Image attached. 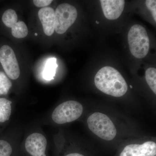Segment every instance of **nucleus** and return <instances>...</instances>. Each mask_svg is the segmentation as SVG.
<instances>
[{"mask_svg": "<svg viewBox=\"0 0 156 156\" xmlns=\"http://www.w3.org/2000/svg\"><path fill=\"white\" fill-rule=\"evenodd\" d=\"M38 14L45 34L52 35L55 31V11L50 7H45L40 9Z\"/></svg>", "mask_w": 156, "mask_h": 156, "instance_id": "10", "label": "nucleus"}, {"mask_svg": "<svg viewBox=\"0 0 156 156\" xmlns=\"http://www.w3.org/2000/svg\"><path fill=\"white\" fill-rule=\"evenodd\" d=\"M94 81L98 89L114 97H121L128 91V85L122 76L111 66L101 69L95 75Z\"/></svg>", "mask_w": 156, "mask_h": 156, "instance_id": "1", "label": "nucleus"}, {"mask_svg": "<svg viewBox=\"0 0 156 156\" xmlns=\"http://www.w3.org/2000/svg\"><path fill=\"white\" fill-rule=\"evenodd\" d=\"M156 144L153 141H147L142 144H131L127 145L120 156H155Z\"/></svg>", "mask_w": 156, "mask_h": 156, "instance_id": "8", "label": "nucleus"}, {"mask_svg": "<svg viewBox=\"0 0 156 156\" xmlns=\"http://www.w3.org/2000/svg\"><path fill=\"white\" fill-rule=\"evenodd\" d=\"M129 49L136 58L145 57L148 53L150 41L145 29L139 24L131 27L128 35Z\"/></svg>", "mask_w": 156, "mask_h": 156, "instance_id": "2", "label": "nucleus"}, {"mask_svg": "<svg viewBox=\"0 0 156 156\" xmlns=\"http://www.w3.org/2000/svg\"><path fill=\"white\" fill-rule=\"evenodd\" d=\"M53 1L52 0H34L33 2L37 7L45 8L46 6L49 5Z\"/></svg>", "mask_w": 156, "mask_h": 156, "instance_id": "17", "label": "nucleus"}, {"mask_svg": "<svg viewBox=\"0 0 156 156\" xmlns=\"http://www.w3.org/2000/svg\"><path fill=\"white\" fill-rule=\"evenodd\" d=\"M88 127L91 131L101 139L111 140L117 134L116 129L112 120L104 114L95 112L87 120Z\"/></svg>", "mask_w": 156, "mask_h": 156, "instance_id": "3", "label": "nucleus"}, {"mask_svg": "<svg viewBox=\"0 0 156 156\" xmlns=\"http://www.w3.org/2000/svg\"><path fill=\"white\" fill-rule=\"evenodd\" d=\"M12 102L5 98L0 97V124L9 121L11 114Z\"/></svg>", "mask_w": 156, "mask_h": 156, "instance_id": "11", "label": "nucleus"}, {"mask_svg": "<svg viewBox=\"0 0 156 156\" xmlns=\"http://www.w3.org/2000/svg\"><path fill=\"white\" fill-rule=\"evenodd\" d=\"M100 2L104 16L111 20L118 19L125 7L123 0H101Z\"/></svg>", "mask_w": 156, "mask_h": 156, "instance_id": "9", "label": "nucleus"}, {"mask_svg": "<svg viewBox=\"0 0 156 156\" xmlns=\"http://www.w3.org/2000/svg\"><path fill=\"white\" fill-rule=\"evenodd\" d=\"M12 86V83L5 73L0 71V96L7 95Z\"/></svg>", "mask_w": 156, "mask_h": 156, "instance_id": "13", "label": "nucleus"}, {"mask_svg": "<svg viewBox=\"0 0 156 156\" xmlns=\"http://www.w3.org/2000/svg\"><path fill=\"white\" fill-rule=\"evenodd\" d=\"M130 87H131V88H132V87L131 86H130Z\"/></svg>", "mask_w": 156, "mask_h": 156, "instance_id": "21", "label": "nucleus"}, {"mask_svg": "<svg viewBox=\"0 0 156 156\" xmlns=\"http://www.w3.org/2000/svg\"><path fill=\"white\" fill-rule=\"evenodd\" d=\"M145 78L148 85L153 92L156 94V69L149 68L145 72Z\"/></svg>", "mask_w": 156, "mask_h": 156, "instance_id": "14", "label": "nucleus"}, {"mask_svg": "<svg viewBox=\"0 0 156 156\" xmlns=\"http://www.w3.org/2000/svg\"><path fill=\"white\" fill-rule=\"evenodd\" d=\"M1 22L5 26L11 28V34L14 37L23 38L28 33L27 26L23 21H18L16 11L12 9L5 10L1 15Z\"/></svg>", "mask_w": 156, "mask_h": 156, "instance_id": "7", "label": "nucleus"}, {"mask_svg": "<svg viewBox=\"0 0 156 156\" xmlns=\"http://www.w3.org/2000/svg\"><path fill=\"white\" fill-rule=\"evenodd\" d=\"M146 5L151 11L155 21H156V1L155 0H147L145 2Z\"/></svg>", "mask_w": 156, "mask_h": 156, "instance_id": "16", "label": "nucleus"}, {"mask_svg": "<svg viewBox=\"0 0 156 156\" xmlns=\"http://www.w3.org/2000/svg\"><path fill=\"white\" fill-rule=\"evenodd\" d=\"M83 107L75 101H68L58 105L53 111L52 119L56 124H63L76 121L81 116Z\"/></svg>", "mask_w": 156, "mask_h": 156, "instance_id": "4", "label": "nucleus"}, {"mask_svg": "<svg viewBox=\"0 0 156 156\" xmlns=\"http://www.w3.org/2000/svg\"><path fill=\"white\" fill-rule=\"evenodd\" d=\"M77 16V11L74 6L67 3L59 5L55 11V30L56 33H65L75 22Z\"/></svg>", "mask_w": 156, "mask_h": 156, "instance_id": "5", "label": "nucleus"}, {"mask_svg": "<svg viewBox=\"0 0 156 156\" xmlns=\"http://www.w3.org/2000/svg\"><path fill=\"white\" fill-rule=\"evenodd\" d=\"M96 23H97V24H98V23H99V22H98V21H96Z\"/></svg>", "mask_w": 156, "mask_h": 156, "instance_id": "19", "label": "nucleus"}, {"mask_svg": "<svg viewBox=\"0 0 156 156\" xmlns=\"http://www.w3.org/2000/svg\"><path fill=\"white\" fill-rule=\"evenodd\" d=\"M65 156H84L82 154L77 153H70L68 154Z\"/></svg>", "mask_w": 156, "mask_h": 156, "instance_id": "18", "label": "nucleus"}, {"mask_svg": "<svg viewBox=\"0 0 156 156\" xmlns=\"http://www.w3.org/2000/svg\"><path fill=\"white\" fill-rule=\"evenodd\" d=\"M57 67L56 58L54 57L49 58L47 60L43 72V77L46 80L50 81L54 79Z\"/></svg>", "mask_w": 156, "mask_h": 156, "instance_id": "12", "label": "nucleus"}, {"mask_svg": "<svg viewBox=\"0 0 156 156\" xmlns=\"http://www.w3.org/2000/svg\"><path fill=\"white\" fill-rule=\"evenodd\" d=\"M35 36L37 35V33L35 34Z\"/></svg>", "mask_w": 156, "mask_h": 156, "instance_id": "20", "label": "nucleus"}, {"mask_svg": "<svg viewBox=\"0 0 156 156\" xmlns=\"http://www.w3.org/2000/svg\"><path fill=\"white\" fill-rule=\"evenodd\" d=\"M14 149L11 144L6 140L0 139V156H13Z\"/></svg>", "mask_w": 156, "mask_h": 156, "instance_id": "15", "label": "nucleus"}, {"mask_svg": "<svg viewBox=\"0 0 156 156\" xmlns=\"http://www.w3.org/2000/svg\"><path fill=\"white\" fill-rule=\"evenodd\" d=\"M0 63L7 76L11 80L18 79L20 69L14 50L8 45L0 47Z\"/></svg>", "mask_w": 156, "mask_h": 156, "instance_id": "6", "label": "nucleus"}]
</instances>
